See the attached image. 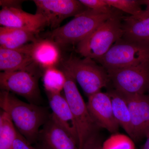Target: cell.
Returning a JSON list of instances; mask_svg holds the SVG:
<instances>
[{
	"label": "cell",
	"instance_id": "9",
	"mask_svg": "<svg viewBox=\"0 0 149 149\" xmlns=\"http://www.w3.org/2000/svg\"><path fill=\"white\" fill-rule=\"evenodd\" d=\"M36 13L47 20V25L54 29L68 17L76 16L88 8L77 0H34Z\"/></svg>",
	"mask_w": 149,
	"mask_h": 149
},
{
	"label": "cell",
	"instance_id": "24",
	"mask_svg": "<svg viewBox=\"0 0 149 149\" xmlns=\"http://www.w3.org/2000/svg\"><path fill=\"white\" fill-rule=\"evenodd\" d=\"M82 4L88 9L100 13L112 14L116 11L112 8L106 2L105 0H79Z\"/></svg>",
	"mask_w": 149,
	"mask_h": 149
},
{
	"label": "cell",
	"instance_id": "18",
	"mask_svg": "<svg viewBox=\"0 0 149 149\" xmlns=\"http://www.w3.org/2000/svg\"><path fill=\"white\" fill-rule=\"evenodd\" d=\"M122 38L149 45V17L137 18L132 16L123 17Z\"/></svg>",
	"mask_w": 149,
	"mask_h": 149
},
{
	"label": "cell",
	"instance_id": "6",
	"mask_svg": "<svg viewBox=\"0 0 149 149\" xmlns=\"http://www.w3.org/2000/svg\"><path fill=\"white\" fill-rule=\"evenodd\" d=\"M106 70L136 66L149 62V45L122 37L96 61Z\"/></svg>",
	"mask_w": 149,
	"mask_h": 149
},
{
	"label": "cell",
	"instance_id": "28",
	"mask_svg": "<svg viewBox=\"0 0 149 149\" xmlns=\"http://www.w3.org/2000/svg\"><path fill=\"white\" fill-rule=\"evenodd\" d=\"M142 5H145L146 6V8L144 10L143 17H149V0H143L141 1Z\"/></svg>",
	"mask_w": 149,
	"mask_h": 149
},
{
	"label": "cell",
	"instance_id": "3",
	"mask_svg": "<svg viewBox=\"0 0 149 149\" xmlns=\"http://www.w3.org/2000/svg\"><path fill=\"white\" fill-rule=\"evenodd\" d=\"M122 17L117 12L102 23L77 44L76 52L84 57L96 61L103 56L123 36Z\"/></svg>",
	"mask_w": 149,
	"mask_h": 149
},
{
	"label": "cell",
	"instance_id": "13",
	"mask_svg": "<svg viewBox=\"0 0 149 149\" xmlns=\"http://www.w3.org/2000/svg\"><path fill=\"white\" fill-rule=\"evenodd\" d=\"M47 93L49 106L52 111L51 118L66 130L78 145L77 125L64 95H62L61 93Z\"/></svg>",
	"mask_w": 149,
	"mask_h": 149
},
{
	"label": "cell",
	"instance_id": "30",
	"mask_svg": "<svg viewBox=\"0 0 149 149\" xmlns=\"http://www.w3.org/2000/svg\"><path fill=\"white\" fill-rule=\"evenodd\" d=\"M38 149H47L45 147H41V148H39Z\"/></svg>",
	"mask_w": 149,
	"mask_h": 149
},
{
	"label": "cell",
	"instance_id": "23",
	"mask_svg": "<svg viewBox=\"0 0 149 149\" xmlns=\"http://www.w3.org/2000/svg\"><path fill=\"white\" fill-rule=\"evenodd\" d=\"M102 149H136V147L130 136L116 133L104 141Z\"/></svg>",
	"mask_w": 149,
	"mask_h": 149
},
{
	"label": "cell",
	"instance_id": "4",
	"mask_svg": "<svg viewBox=\"0 0 149 149\" xmlns=\"http://www.w3.org/2000/svg\"><path fill=\"white\" fill-rule=\"evenodd\" d=\"M117 12L104 14L88 9L63 26L48 32L47 39L60 47L77 45Z\"/></svg>",
	"mask_w": 149,
	"mask_h": 149
},
{
	"label": "cell",
	"instance_id": "26",
	"mask_svg": "<svg viewBox=\"0 0 149 149\" xmlns=\"http://www.w3.org/2000/svg\"><path fill=\"white\" fill-rule=\"evenodd\" d=\"M14 149H36L17 131L14 143Z\"/></svg>",
	"mask_w": 149,
	"mask_h": 149
},
{
	"label": "cell",
	"instance_id": "27",
	"mask_svg": "<svg viewBox=\"0 0 149 149\" xmlns=\"http://www.w3.org/2000/svg\"><path fill=\"white\" fill-rule=\"evenodd\" d=\"M0 4L3 7L17 8H20L19 5H20L21 1H0Z\"/></svg>",
	"mask_w": 149,
	"mask_h": 149
},
{
	"label": "cell",
	"instance_id": "22",
	"mask_svg": "<svg viewBox=\"0 0 149 149\" xmlns=\"http://www.w3.org/2000/svg\"><path fill=\"white\" fill-rule=\"evenodd\" d=\"M110 6L129 14L137 18L143 17L144 10L141 8V1L137 0H105Z\"/></svg>",
	"mask_w": 149,
	"mask_h": 149
},
{
	"label": "cell",
	"instance_id": "20",
	"mask_svg": "<svg viewBox=\"0 0 149 149\" xmlns=\"http://www.w3.org/2000/svg\"><path fill=\"white\" fill-rule=\"evenodd\" d=\"M17 132L8 114L2 111L0 115V149H14Z\"/></svg>",
	"mask_w": 149,
	"mask_h": 149
},
{
	"label": "cell",
	"instance_id": "10",
	"mask_svg": "<svg viewBox=\"0 0 149 149\" xmlns=\"http://www.w3.org/2000/svg\"><path fill=\"white\" fill-rule=\"evenodd\" d=\"M121 93L126 100L130 110L132 128L131 138L133 141H139L145 138L149 129V94L129 95Z\"/></svg>",
	"mask_w": 149,
	"mask_h": 149
},
{
	"label": "cell",
	"instance_id": "8",
	"mask_svg": "<svg viewBox=\"0 0 149 149\" xmlns=\"http://www.w3.org/2000/svg\"><path fill=\"white\" fill-rule=\"evenodd\" d=\"M106 70L116 91L129 95L149 94V62Z\"/></svg>",
	"mask_w": 149,
	"mask_h": 149
},
{
	"label": "cell",
	"instance_id": "16",
	"mask_svg": "<svg viewBox=\"0 0 149 149\" xmlns=\"http://www.w3.org/2000/svg\"><path fill=\"white\" fill-rule=\"evenodd\" d=\"M35 63L29 54V44L16 49L0 47L1 72H10L26 68Z\"/></svg>",
	"mask_w": 149,
	"mask_h": 149
},
{
	"label": "cell",
	"instance_id": "2",
	"mask_svg": "<svg viewBox=\"0 0 149 149\" xmlns=\"http://www.w3.org/2000/svg\"><path fill=\"white\" fill-rule=\"evenodd\" d=\"M60 63L61 70L79 84L88 97L100 92L110 82L106 69L92 59L71 55L61 60Z\"/></svg>",
	"mask_w": 149,
	"mask_h": 149
},
{
	"label": "cell",
	"instance_id": "17",
	"mask_svg": "<svg viewBox=\"0 0 149 149\" xmlns=\"http://www.w3.org/2000/svg\"><path fill=\"white\" fill-rule=\"evenodd\" d=\"M39 32L27 29L0 27V47L16 49L38 40Z\"/></svg>",
	"mask_w": 149,
	"mask_h": 149
},
{
	"label": "cell",
	"instance_id": "5",
	"mask_svg": "<svg viewBox=\"0 0 149 149\" xmlns=\"http://www.w3.org/2000/svg\"><path fill=\"white\" fill-rule=\"evenodd\" d=\"M39 68L41 67L33 63L20 70L1 72V89L16 94L29 103L38 105L41 99L38 81L42 74Z\"/></svg>",
	"mask_w": 149,
	"mask_h": 149
},
{
	"label": "cell",
	"instance_id": "11",
	"mask_svg": "<svg viewBox=\"0 0 149 149\" xmlns=\"http://www.w3.org/2000/svg\"><path fill=\"white\" fill-rule=\"evenodd\" d=\"M87 107L93 120L99 128L109 132L117 133L120 125L113 111L111 99L107 93L101 91L88 97Z\"/></svg>",
	"mask_w": 149,
	"mask_h": 149
},
{
	"label": "cell",
	"instance_id": "29",
	"mask_svg": "<svg viewBox=\"0 0 149 149\" xmlns=\"http://www.w3.org/2000/svg\"><path fill=\"white\" fill-rule=\"evenodd\" d=\"M145 138H146V142L143 146L142 149H149V129L146 133Z\"/></svg>",
	"mask_w": 149,
	"mask_h": 149
},
{
	"label": "cell",
	"instance_id": "21",
	"mask_svg": "<svg viewBox=\"0 0 149 149\" xmlns=\"http://www.w3.org/2000/svg\"><path fill=\"white\" fill-rule=\"evenodd\" d=\"M43 83L46 92L61 93L65 82L64 72L56 66L45 70L43 77Z\"/></svg>",
	"mask_w": 149,
	"mask_h": 149
},
{
	"label": "cell",
	"instance_id": "14",
	"mask_svg": "<svg viewBox=\"0 0 149 149\" xmlns=\"http://www.w3.org/2000/svg\"><path fill=\"white\" fill-rule=\"evenodd\" d=\"M47 149H79L75 140L50 117L40 135Z\"/></svg>",
	"mask_w": 149,
	"mask_h": 149
},
{
	"label": "cell",
	"instance_id": "15",
	"mask_svg": "<svg viewBox=\"0 0 149 149\" xmlns=\"http://www.w3.org/2000/svg\"><path fill=\"white\" fill-rule=\"evenodd\" d=\"M29 51L34 63L45 70L56 66L61 60L59 46L47 38L29 44Z\"/></svg>",
	"mask_w": 149,
	"mask_h": 149
},
{
	"label": "cell",
	"instance_id": "19",
	"mask_svg": "<svg viewBox=\"0 0 149 149\" xmlns=\"http://www.w3.org/2000/svg\"><path fill=\"white\" fill-rule=\"evenodd\" d=\"M107 93L111 99L113 111L116 120L131 138V116L126 100L121 93L115 89L108 91Z\"/></svg>",
	"mask_w": 149,
	"mask_h": 149
},
{
	"label": "cell",
	"instance_id": "7",
	"mask_svg": "<svg viewBox=\"0 0 149 149\" xmlns=\"http://www.w3.org/2000/svg\"><path fill=\"white\" fill-rule=\"evenodd\" d=\"M63 72L65 76L64 96L76 122L78 146L79 149H81L88 138L97 132L99 127L91 117L87 104L84 102L75 80L68 73Z\"/></svg>",
	"mask_w": 149,
	"mask_h": 149
},
{
	"label": "cell",
	"instance_id": "25",
	"mask_svg": "<svg viewBox=\"0 0 149 149\" xmlns=\"http://www.w3.org/2000/svg\"><path fill=\"white\" fill-rule=\"evenodd\" d=\"M102 143L97 132L88 138L81 149H102Z\"/></svg>",
	"mask_w": 149,
	"mask_h": 149
},
{
	"label": "cell",
	"instance_id": "1",
	"mask_svg": "<svg viewBox=\"0 0 149 149\" xmlns=\"http://www.w3.org/2000/svg\"><path fill=\"white\" fill-rule=\"evenodd\" d=\"M0 106L8 114L17 131L31 145L39 137L41 126L48 120L45 108L24 102L8 91H1Z\"/></svg>",
	"mask_w": 149,
	"mask_h": 149
},
{
	"label": "cell",
	"instance_id": "12",
	"mask_svg": "<svg viewBox=\"0 0 149 149\" xmlns=\"http://www.w3.org/2000/svg\"><path fill=\"white\" fill-rule=\"evenodd\" d=\"M0 24L2 27L39 32L47 23L46 19L39 14L28 13L21 8L3 7L0 11Z\"/></svg>",
	"mask_w": 149,
	"mask_h": 149
}]
</instances>
